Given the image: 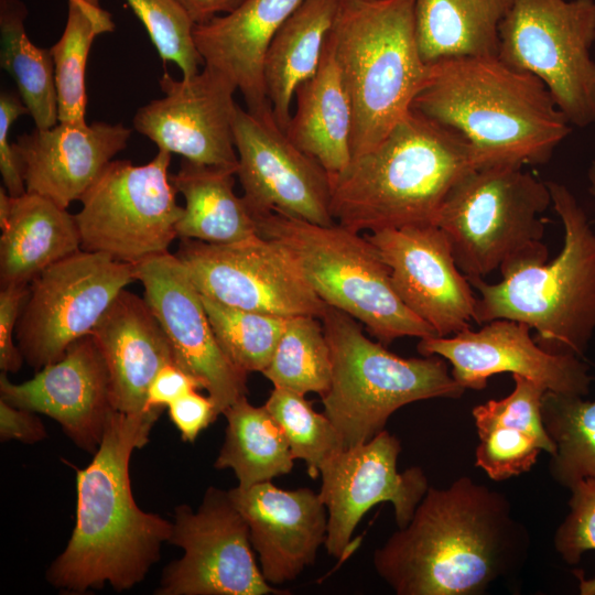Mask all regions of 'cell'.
<instances>
[{"mask_svg":"<svg viewBox=\"0 0 595 595\" xmlns=\"http://www.w3.org/2000/svg\"><path fill=\"white\" fill-rule=\"evenodd\" d=\"M529 550V531L507 497L462 476L447 488L429 487L372 561L398 595H478L518 572Z\"/></svg>","mask_w":595,"mask_h":595,"instance_id":"cell-1","label":"cell"},{"mask_svg":"<svg viewBox=\"0 0 595 595\" xmlns=\"http://www.w3.org/2000/svg\"><path fill=\"white\" fill-rule=\"evenodd\" d=\"M163 409L116 411L93 461L76 470V523L65 550L47 570L48 583L72 594L117 592L143 581L169 542L172 522L145 512L134 501L129 463L143 447Z\"/></svg>","mask_w":595,"mask_h":595,"instance_id":"cell-2","label":"cell"},{"mask_svg":"<svg viewBox=\"0 0 595 595\" xmlns=\"http://www.w3.org/2000/svg\"><path fill=\"white\" fill-rule=\"evenodd\" d=\"M411 109L461 133L476 167L545 164L572 132L545 84L498 56L431 63Z\"/></svg>","mask_w":595,"mask_h":595,"instance_id":"cell-3","label":"cell"},{"mask_svg":"<svg viewBox=\"0 0 595 595\" xmlns=\"http://www.w3.org/2000/svg\"><path fill=\"white\" fill-rule=\"evenodd\" d=\"M473 169V150L461 133L411 109L332 178L331 213L357 232L435 225L450 191Z\"/></svg>","mask_w":595,"mask_h":595,"instance_id":"cell-4","label":"cell"},{"mask_svg":"<svg viewBox=\"0 0 595 595\" xmlns=\"http://www.w3.org/2000/svg\"><path fill=\"white\" fill-rule=\"evenodd\" d=\"M551 205L562 221L563 246L552 261L526 260L500 270L502 280H468L478 292L473 321L527 324L536 343L552 354L583 356L595 332V231L564 184L548 181Z\"/></svg>","mask_w":595,"mask_h":595,"instance_id":"cell-5","label":"cell"},{"mask_svg":"<svg viewBox=\"0 0 595 595\" xmlns=\"http://www.w3.org/2000/svg\"><path fill=\"white\" fill-rule=\"evenodd\" d=\"M329 37L353 104V161L410 112L430 64L416 42L414 0H342Z\"/></svg>","mask_w":595,"mask_h":595,"instance_id":"cell-6","label":"cell"},{"mask_svg":"<svg viewBox=\"0 0 595 595\" xmlns=\"http://www.w3.org/2000/svg\"><path fill=\"white\" fill-rule=\"evenodd\" d=\"M321 322L332 361L331 385L321 396L322 403L345 448L370 441L403 405L457 399L465 392L437 355L400 357L369 339L357 320L332 306Z\"/></svg>","mask_w":595,"mask_h":595,"instance_id":"cell-7","label":"cell"},{"mask_svg":"<svg viewBox=\"0 0 595 595\" xmlns=\"http://www.w3.org/2000/svg\"><path fill=\"white\" fill-rule=\"evenodd\" d=\"M257 232L284 247L314 292L359 323L383 345L437 336L393 290L376 247L340 224L323 226L278 212L255 216Z\"/></svg>","mask_w":595,"mask_h":595,"instance_id":"cell-8","label":"cell"},{"mask_svg":"<svg viewBox=\"0 0 595 595\" xmlns=\"http://www.w3.org/2000/svg\"><path fill=\"white\" fill-rule=\"evenodd\" d=\"M551 205L547 182L522 166L476 167L446 196L435 221L468 280L526 260H548L542 242Z\"/></svg>","mask_w":595,"mask_h":595,"instance_id":"cell-9","label":"cell"},{"mask_svg":"<svg viewBox=\"0 0 595 595\" xmlns=\"http://www.w3.org/2000/svg\"><path fill=\"white\" fill-rule=\"evenodd\" d=\"M595 0H511L498 57L539 77L577 128L595 123Z\"/></svg>","mask_w":595,"mask_h":595,"instance_id":"cell-10","label":"cell"},{"mask_svg":"<svg viewBox=\"0 0 595 595\" xmlns=\"http://www.w3.org/2000/svg\"><path fill=\"white\" fill-rule=\"evenodd\" d=\"M171 153L149 162L110 161L79 199L82 249L131 264L169 252L183 207L169 175Z\"/></svg>","mask_w":595,"mask_h":595,"instance_id":"cell-11","label":"cell"},{"mask_svg":"<svg viewBox=\"0 0 595 595\" xmlns=\"http://www.w3.org/2000/svg\"><path fill=\"white\" fill-rule=\"evenodd\" d=\"M134 280V264L83 249L45 269L30 282L15 328L24 361L40 370L60 360Z\"/></svg>","mask_w":595,"mask_h":595,"instance_id":"cell-12","label":"cell"},{"mask_svg":"<svg viewBox=\"0 0 595 595\" xmlns=\"http://www.w3.org/2000/svg\"><path fill=\"white\" fill-rule=\"evenodd\" d=\"M175 256L201 294L231 307L321 320L328 306L288 250L259 234L229 244L181 239Z\"/></svg>","mask_w":595,"mask_h":595,"instance_id":"cell-13","label":"cell"},{"mask_svg":"<svg viewBox=\"0 0 595 595\" xmlns=\"http://www.w3.org/2000/svg\"><path fill=\"white\" fill-rule=\"evenodd\" d=\"M169 542L184 555L164 569L158 595L286 594L263 577L228 491L210 486L196 511L177 506Z\"/></svg>","mask_w":595,"mask_h":595,"instance_id":"cell-14","label":"cell"},{"mask_svg":"<svg viewBox=\"0 0 595 595\" xmlns=\"http://www.w3.org/2000/svg\"><path fill=\"white\" fill-rule=\"evenodd\" d=\"M234 143L242 199L252 217L278 212L323 226L335 223L329 174L291 141L272 110L252 113L238 105Z\"/></svg>","mask_w":595,"mask_h":595,"instance_id":"cell-15","label":"cell"},{"mask_svg":"<svg viewBox=\"0 0 595 595\" xmlns=\"http://www.w3.org/2000/svg\"><path fill=\"white\" fill-rule=\"evenodd\" d=\"M134 277L169 339L175 364L202 383L219 414L246 397L248 374L221 349L201 293L175 253L136 263Z\"/></svg>","mask_w":595,"mask_h":595,"instance_id":"cell-16","label":"cell"},{"mask_svg":"<svg viewBox=\"0 0 595 595\" xmlns=\"http://www.w3.org/2000/svg\"><path fill=\"white\" fill-rule=\"evenodd\" d=\"M401 443L383 430L370 441L346 447L321 468L320 496L327 509L325 549L340 559L357 524L375 505L393 506L398 528L405 527L429 489L421 467L397 469Z\"/></svg>","mask_w":595,"mask_h":595,"instance_id":"cell-17","label":"cell"},{"mask_svg":"<svg viewBox=\"0 0 595 595\" xmlns=\"http://www.w3.org/2000/svg\"><path fill=\"white\" fill-rule=\"evenodd\" d=\"M164 96L139 108L133 128L156 144L194 163L238 169L234 143L237 87L219 72L204 66L196 75L160 79Z\"/></svg>","mask_w":595,"mask_h":595,"instance_id":"cell-18","label":"cell"},{"mask_svg":"<svg viewBox=\"0 0 595 595\" xmlns=\"http://www.w3.org/2000/svg\"><path fill=\"white\" fill-rule=\"evenodd\" d=\"M366 237L388 266L399 299L437 336H451L469 327L476 296L439 226L387 228Z\"/></svg>","mask_w":595,"mask_h":595,"instance_id":"cell-19","label":"cell"},{"mask_svg":"<svg viewBox=\"0 0 595 595\" xmlns=\"http://www.w3.org/2000/svg\"><path fill=\"white\" fill-rule=\"evenodd\" d=\"M530 327L518 321L497 318L445 337L421 338L422 356L437 355L452 366L453 378L466 390H482L489 377L510 372L531 379L549 391L586 396L592 376L588 366L574 355L552 354L530 336Z\"/></svg>","mask_w":595,"mask_h":595,"instance_id":"cell-20","label":"cell"},{"mask_svg":"<svg viewBox=\"0 0 595 595\" xmlns=\"http://www.w3.org/2000/svg\"><path fill=\"white\" fill-rule=\"evenodd\" d=\"M0 399L54 419L78 447L93 454L116 412L107 365L91 335L74 342L60 360L28 381L13 383L2 371Z\"/></svg>","mask_w":595,"mask_h":595,"instance_id":"cell-21","label":"cell"},{"mask_svg":"<svg viewBox=\"0 0 595 595\" xmlns=\"http://www.w3.org/2000/svg\"><path fill=\"white\" fill-rule=\"evenodd\" d=\"M246 520L260 570L269 584L295 580L325 544L328 513L310 488L286 490L271 480L228 490Z\"/></svg>","mask_w":595,"mask_h":595,"instance_id":"cell-22","label":"cell"},{"mask_svg":"<svg viewBox=\"0 0 595 595\" xmlns=\"http://www.w3.org/2000/svg\"><path fill=\"white\" fill-rule=\"evenodd\" d=\"M131 132L122 123L58 122L19 136L12 145L26 192L67 208L127 147Z\"/></svg>","mask_w":595,"mask_h":595,"instance_id":"cell-23","label":"cell"},{"mask_svg":"<svg viewBox=\"0 0 595 595\" xmlns=\"http://www.w3.org/2000/svg\"><path fill=\"white\" fill-rule=\"evenodd\" d=\"M303 0H245L229 13L195 24L193 37L204 66L234 83L247 110H272L264 86V58L285 20Z\"/></svg>","mask_w":595,"mask_h":595,"instance_id":"cell-24","label":"cell"},{"mask_svg":"<svg viewBox=\"0 0 595 595\" xmlns=\"http://www.w3.org/2000/svg\"><path fill=\"white\" fill-rule=\"evenodd\" d=\"M107 365L116 411L145 410L149 387L172 347L144 298L122 290L90 334Z\"/></svg>","mask_w":595,"mask_h":595,"instance_id":"cell-25","label":"cell"},{"mask_svg":"<svg viewBox=\"0 0 595 595\" xmlns=\"http://www.w3.org/2000/svg\"><path fill=\"white\" fill-rule=\"evenodd\" d=\"M512 379L515 387L507 397L472 411L479 439L475 465L497 482L529 472L542 452L551 456L555 451L541 414L547 389L519 375Z\"/></svg>","mask_w":595,"mask_h":595,"instance_id":"cell-26","label":"cell"},{"mask_svg":"<svg viewBox=\"0 0 595 595\" xmlns=\"http://www.w3.org/2000/svg\"><path fill=\"white\" fill-rule=\"evenodd\" d=\"M294 96L295 111L285 133L332 180L351 162L354 110L329 34L317 72L298 86Z\"/></svg>","mask_w":595,"mask_h":595,"instance_id":"cell-27","label":"cell"},{"mask_svg":"<svg viewBox=\"0 0 595 595\" xmlns=\"http://www.w3.org/2000/svg\"><path fill=\"white\" fill-rule=\"evenodd\" d=\"M1 230V288L29 285L45 269L82 249L75 216L37 194L11 196Z\"/></svg>","mask_w":595,"mask_h":595,"instance_id":"cell-28","label":"cell"},{"mask_svg":"<svg viewBox=\"0 0 595 595\" xmlns=\"http://www.w3.org/2000/svg\"><path fill=\"white\" fill-rule=\"evenodd\" d=\"M342 0H303L272 39L264 58L267 97L285 131L295 89L318 69Z\"/></svg>","mask_w":595,"mask_h":595,"instance_id":"cell-29","label":"cell"},{"mask_svg":"<svg viewBox=\"0 0 595 595\" xmlns=\"http://www.w3.org/2000/svg\"><path fill=\"white\" fill-rule=\"evenodd\" d=\"M235 175V169L183 159L178 171L170 176L185 199L176 225L177 238L229 244L258 234L255 218L234 191Z\"/></svg>","mask_w":595,"mask_h":595,"instance_id":"cell-30","label":"cell"},{"mask_svg":"<svg viewBox=\"0 0 595 595\" xmlns=\"http://www.w3.org/2000/svg\"><path fill=\"white\" fill-rule=\"evenodd\" d=\"M511 0H414L422 60L498 56L499 25Z\"/></svg>","mask_w":595,"mask_h":595,"instance_id":"cell-31","label":"cell"},{"mask_svg":"<svg viewBox=\"0 0 595 595\" xmlns=\"http://www.w3.org/2000/svg\"><path fill=\"white\" fill-rule=\"evenodd\" d=\"M221 414L227 426L215 468L232 469L241 487L291 472L294 458L289 443L264 404L255 407L242 397Z\"/></svg>","mask_w":595,"mask_h":595,"instance_id":"cell-32","label":"cell"},{"mask_svg":"<svg viewBox=\"0 0 595 595\" xmlns=\"http://www.w3.org/2000/svg\"><path fill=\"white\" fill-rule=\"evenodd\" d=\"M26 9L19 0H0V64L18 87L35 128L58 123L55 65L50 48L34 45L24 29Z\"/></svg>","mask_w":595,"mask_h":595,"instance_id":"cell-33","label":"cell"},{"mask_svg":"<svg viewBox=\"0 0 595 595\" xmlns=\"http://www.w3.org/2000/svg\"><path fill=\"white\" fill-rule=\"evenodd\" d=\"M67 20L60 40L50 47L58 99V122L86 125V64L94 40L112 32L111 13L99 0H67Z\"/></svg>","mask_w":595,"mask_h":595,"instance_id":"cell-34","label":"cell"},{"mask_svg":"<svg viewBox=\"0 0 595 595\" xmlns=\"http://www.w3.org/2000/svg\"><path fill=\"white\" fill-rule=\"evenodd\" d=\"M541 414L555 445L549 463L552 479L570 489L583 479L595 478V401L547 390Z\"/></svg>","mask_w":595,"mask_h":595,"instance_id":"cell-35","label":"cell"},{"mask_svg":"<svg viewBox=\"0 0 595 595\" xmlns=\"http://www.w3.org/2000/svg\"><path fill=\"white\" fill-rule=\"evenodd\" d=\"M262 374L277 388L323 396L331 385L332 361L321 320L306 315L290 317Z\"/></svg>","mask_w":595,"mask_h":595,"instance_id":"cell-36","label":"cell"},{"mask_svg":"<svg viewBox=\"0 0 595 595\" xmlns=\"http://www.w3.org/2000/svg\"><path fill=\"white\" fill-rule=\"evenodd\" d=\"M201 296L215 336L228 358L247 374L262 372L290 317L231 307L207 295Z\"/></svg>","mask_w":595,"mask_h":595,"instance_id":"cell-37","label":"cell"},{"mask_svg":"<svg viewBox=\"0 0 595 595\" xmlns=\"http://www.w3.org/2000/svg\"><path fill=\"white\" fill-rule=\"evenodd\" d=\"M288 389L274 387L264 405L282 429L294 459H302L312 478L322 466L345 448L337 428L310 401Z\"/></svg>","mask_w":595,"mask_h":595,"instance_id":"cell-38","label":"cell"},{"mask_svg":"<svg viewBox=\"0 0 595 595\" xmlns=\"http://www.w3.org/2000/svg\"><path fill=\"white\" fill-rule=\"evenodd\" d=\"M144 25L161 60L173 62L182 77L196 75L203 58L196 50L194 21L177 0H127Z\"/></svg>","mask_w":595,"mask_h":595,"instance_id":"cell-39","label":"cell"},{"mask_svg":"<svg viewBox=\"0 0 595 595\" xmlns=\"http://www.w3.org/2000/svg\"><path fill=\"white\" fill-rule=\"evenodd\" d=\"M569 513L558 527L553 544L567 564L580 562L584 552L595 550V478H586L570 488ZM580 578V593L595 595V577Z\"/></svg>","mask_w":595,"mask_h":595,"instance_id":"cell-40","label":"cell"},{"mask_svg":"<svg viewBox=\"0 0 595 595\" xmlns=\"http://www.w3.org/2000/svg\"><path fill=\"white\" fill-rule=\"evenodd\" d=\"M29 113L19 94L2 90L0 94V172L3 187L12 197L26 193L25 183L13 145L9 142V131L13 122Z\"/></svg>","mask_w":595,"mask_h":595,"instance_id":"cell-41","label":"cell"},{"mask_svg":"<svg viewBox=\"0 0 595 595\" xmlns=\"http://www.w3.org/2000/svg\"><path fill=\"white\" fill-rule=\"evenodd\" d=\"M28 293L29 285H8L0 291V369L6 374L19 371L24 361L13 335Z\"/></svg>","mask_w":595,"mask_h":595,"instance_id":"cell-42","label":"cell"},{"mask_svg":"<svg viewBox=\"0 0 595 595\" xmlns=\"http://www.w3.org/2000/svg\"><path fill=\"white\" fill-rule=\"evenodd\" d=\"M167 409L169 416L180 431L182 440L191 443L219 415L213 399L209 396H202L198 390H192L180 397Z\"/></svg>","mask_w":595,"mask_h":595,"instance_id":"cell-43","label":"cell"},{"mask_svg":"<svg viewBox=\"0 0 595 595\" xmlns=\"http://www.w3.org/2000/svg\"><path fill=\"white\" fill-rule=\"evenodd\" d=\"M201 389H204L202 383L175 363L165 365L149 387L145 410L167 408L185 393Z\"/></svg>","mask_w":595,"mask_h":595,"instance_id":"cell-44","label":"cell"},{"mask_svg":"<svg viewBox=\"0 0 595 595\" xmlns=\"http://www.w3.org/2000/svg\"><path fill=\"white\" fill-rule=\"evenodd\" d=\"M47 436L45 426L35 412L14 407L0 399L1 441L36 443Z\"/></svg>","mask_w":595,"mask_h":595,"instance_id":"cell-45","label":"cell"},{"mask_svg":"<svg viewBox=\"0 0 595 595\" xmlns=\"http://www.w3.org/2000/svg\"><path fill=\"white\" fill-rule=\"evenodd\" d=\"M187 11L195 24L235 10L245 0H177Z\"/></svg>","mask_w":595,"mask_h":595,"instance_id":"cell-46","label":"cell"},{"mask_svg":"<svg viewBox=\"0 0 595 595\" xmlns=\"http://www.w3.org/2000/svg\"><path fill=\"white\" fill-rule=\"evenodd\" d=\"M588 193L595 199V161H593L587 170Z\"/></svg>","mask_w":595,"mask_h":595,"instance_id":"cell-47","label":"cell"},{"mask_svg":"<svg viewBox=\"0 0 595 595\" xmlns=\"http://www.w3.org/2000/svg\"><path fill=\"white\" fill-rule=\"evenodd\" d=\"M367 1H378V0H367Z\"/></svg>","mask_w":595,"mask_h":595,"instance_id":"cell-48","label":"cell"}]
</instances>
